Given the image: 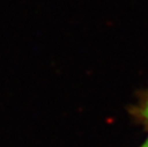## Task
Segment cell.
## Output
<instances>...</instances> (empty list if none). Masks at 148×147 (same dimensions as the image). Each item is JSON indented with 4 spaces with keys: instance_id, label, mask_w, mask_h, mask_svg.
Listing matches in <instances>:
<instances>
[{
    "instance_id": "6da1fadb",
    "label": "cell",
    "mask_w": 148,
    "mask_h": 147,
    "mask_svg": "<svg viewBox=\"0 0 148 147\" xmlns=\"http://www.w3.org/2000/svg\"><path fill=\"white\" fill-rule=\"evenodd\" d=\"M128 113L138 125L148 130V88L136 95L134 103L128 108Z\"/></svg>"
},
{
    "instance_id": "7a4b0ae2",
    "label": "cell",
    "mask_w": 148,
    "mask_h": 147,
    "mask_svg": "<svg viewBox=\"0 0 148 147\" xmlns=\"http://www.w3.org/2000/svg\"><path fill=\"white\" fill-rule=\"evenodd\" d=\"M138 147H148V135H147V138L143 140V142H142L141 145H139Z\"/></svg>"
}]
</instances>
